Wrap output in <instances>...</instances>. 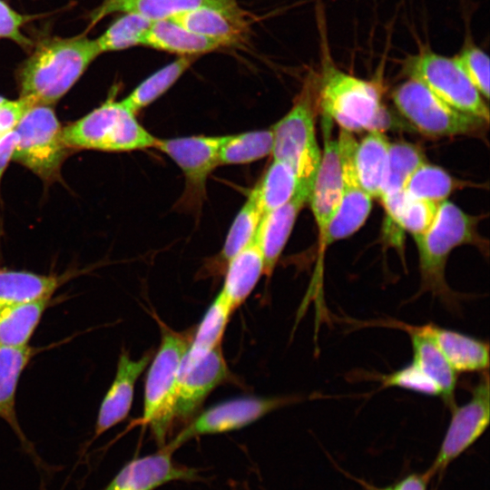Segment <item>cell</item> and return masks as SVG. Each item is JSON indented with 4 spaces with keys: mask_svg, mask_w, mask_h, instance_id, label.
<instances>
[{
    "mask_svg": "<svg viewBox=\"0 0 490 490\" xmlns=\"http://www.w3.org/2000/svg\"><path fill=\"white\" fill-rule=\"evenodd\" d=\"M169 19L191 32L220 40L226 45L242 41L249 31V21L238 5L229 7H198L179 13Z\"/></svg>",
    "mask_w": 490,
    "mask_h": 490,
    "instance_id": "20",
    "label": "cell"
},
{
    "mask_svg": "<svg viewBox=\"0 0 490 490\" xmlns=\"http://www.w3.org/2000/svg\"><path fill=\"white\" fill-rule=\"evenodd\" d=\"M451 419L430 468V478L443 472L485 433L490 421V383L488 370L480 373L466 404L450 408Z\"/></svg>",
    "mask_w": 490,
    "mask_h": 490,
    "instance_id": "10",
    "label": "cell"
},
{
    "mask_svg": "<svg viewBox=\"0 0 490 490\" xmlns=\"http://www.w3.org/2000/svg\"><path fill=\"white\" fill-rule=\"evenodd\" d=\"M15 131L17 142L12 161L47 184L61 181L62 167L73 151L64 141L63 126L53 106H32Z\"/></svg>",
    "mask_w": 490,
    "mask_h": 490,
    "instance_id": "6",
    "label": "cell"
},
{
    "mask_svg": "<svg viewBox=\"0 0 490 490\" xmlns=\"http://www.w3.org/2000/svg\"><path fill=\"white\" fill-rule=\"evenodd\" d=\"M52 297L0 309V343L12 347L28 345L43 314L53 304Z\"/></svg>",
    "mask_w": 490,
    "mask_h": 490,
    "instance_id": "28",
    "label": "cell"
},
{
    "mask_svg": "<svg viewBox=\"0 0 490 490\" xmlns=\"http://www.w3.org/2000/svg\"><path fill=\"white\" fill-rule=\"evenodd\" d=\"M468 80L485 99L489 98V57L476 46H467L455 58Z\"/></svg>",
    "mask_w": 490,
    "mask_h": 490,
    "instance_id": "39",
    "label": "cell"
},
{
    "mask_svg": "<svg viewBox=\"0 0 490 490\" xmlns=\"http://www.w3.org/2000/svg\"><path fill=\"white\" fill-rule=\"evenodd\" d=\"M100 54L96 40L83 36L42 44L20 70V97H32L37 104L53 106Z\"/></svg>",
    "mask_w": 490,
    "mask_h": 490,
    "instance_id": "2",
    "label": "cell"
},
{
    "mask_svg": "<svg viewBox=\"0 0 490 490\" xmlns=\"http://www.w3.org/2000/svg\"><path fill=\"white\" fill-rule=\"evenodd\" d=\"M28 18L16 13L0 0V38H7L22 45H30V40L20 30Z\"/></svg>",
    "mask_w": 490,
    "mask_h": 490,
    "instance_id": "41",
    "label": "cell"
},
{
    "mask_svg": "<svg viewBox=\"0 0 490 490\" xmlns=\"http://www.w3.org/2000/svg\"><path fill=\"white\" fill-rule=\"evenodd\" d=\"M416 326L434 342L456 373L488 370V342L432 322Z\"/></svg>",
    "mask_w": 490,
    "mask_h": 490,
    "instance_id": "22",
    "label": "cell"
},
{
    "mask_svg": "<svg viewBox=\"0 0 490 490\" xmlns=\"http://www.w3.org/2000/svg\"><path fill=\"white\" fill-rule=\"evenodd\" d=\"M312 84L308 82L292 108L272 127L271 154L295 172L299 188L311 191L321 152L315 131Z\"/></svg>",
    "mask_w": 490,
    "mask_h": 490,
    "instance_id": "7",
    "label": "cell"
},
{
    "mask_svg": "<svg viewBox=\"0 0 490 490\" xmlns=\"http://www.w3.org/2000/svg\"><path fill=\"white\" fill-rule=\"evenodd\" d=\"M152 357V350H148L138 359H132L128 350L122 349L115 377L101 403L94 433L89 445L128 416L136 381Z\"/></svg>",
    "mask_w": 490,
    "mask_h": 490,
    "instance_id": "17",
    "label": "cell"
},
{
    "mask_svg": "<svg viewBox=\"0 0 490 490\" xmlns=\"http://www.w3.org/2000/svg\"><path fill=\"white\" fill-rule=\"evenodd\" d=\"M262 215L252 189L229 230L220 252L221 261L228 262L253 240Z\"/></svg>",
    "mask_w": 490,
    "mask_h": 490,
    "instance_id": "36",
    "label": "cell"
},
{
    "mask_svg": "<svg viewBox=\"0 0 490 490\" xmlns=\"http://www.w3.org/2000/svg\"><path fill=\"white\" fill-rule=\"evenodd\" d=\"M229 376L221 345L197 359L183 356L178 374L174 424L192 419L204 399Z\"/></svg>",
    "mask_w": 490,
    "mask_h": 490,
    "instance_id": "14",
    "label": "cell"
},
{
    "mask_svg": "<svg viewBox=\"0 0 490 490\" xmlns=\"http://www.w3.org/2000/svg\"><path fill=\"white\" fill-rule=\"evenodd\" d=\"M263 274V256L253 239L227 262L224 283L220 290L233 310L246 300Z\"/></svg>",
    "mask_w": 490,
    "mask_h": 490,
    "instance_id": "26",
    "label": "cell"
},
{
    "mask_svg": "<svg viewBox=\"0 0 490 490\" xmlns=\"http://www.w3.org/2000/svg\"><path fill=\"white\" fill-rule=\"evenodd\" d=\"M16 142L17 134L15 130L0 140V185L5 170L12 161Z\"/></svg>",
    "mask_w": 490,
    "mask_h": 490,
    "instance_id": "42",
    "label": "cell"
},
{
    "mask_svg": "<svg viewBox=\"0 0 490 490\" xmlns=\"http://www.w3.org/2000/svg\"><path fill=\"white\" fill-rule=\"evenodd\" d=\"M383 325L395 327L407 333L412 347V362L436 385L446 406L449 409L456 406L457 373L434 342L416 325L395 320L383 322Z\"/></svg>",
    "mask_w": 490,
    "mask_h": 490,
    "instance_id": "21",
    "label": "cell"
},
{
    "mask_svg": "<svg viewBox=\"0 0 490 490\" xmlns=\"http://www.w3.org/2000/svg\"><path fill=\"white\" fill-rule=\"evenodd\" d=\"M272 131L257 130L225 136L220 147V164H242L271 154Z\"/></svg>",
    "mask_w": 490,
    "mask_h": 490,
    "instance_id": "33",
    "label": "cell"
},
{
    "mask_svg": "<svg viewBox=\"0 0 490 490\" xmlns=\"http://www.w3.org/2000/svg\"><path fill=\"white\" fill-rule=\"evenodd\" d=\"M5 98L0 95V103L5 101Z\"/></svg>",
    "mask_w": 490,
    "mask_h": 490,
    "instance_id": "44",
    "label": "cell"
},
{
    "mask_svg": "<svg viewBox=\"0 0 490 490\" xmlns=\"http://www.w3.org/2000/svg\"><path fill=\"white\" fill-rule=\"evenodd\" d=\"M317 100L322 115L335 121L351 133L379 130L389 126L377 85L324 64L317 81Z\"/></svg>",
    "mask_w": 490,
    "mask_h": 490,
    "instance_id": "3",
    "label": "cell"
},
{
    "mask_svg": "<svg viewBox=\"0 0 490 490\" xmlns=\"http://www.w3.org/2000/svg\"><path fill=\"white\" fill-rule=\"evenodd\" d=\"M310 191L299 188L282 206L262 215L254 240L264 260V274L270 277L289 240L299 212L309 202Z\"/></svg>",
    "mask_w": 490,
    "mask_h": 490,
    "instance_id": "18",
    "label": "cell"
},
{
    "mask_svg": "<svg viewBox=\"0 0 490 490\" xmlns=\"http://www.w3.org/2000/svg\"><path fill=\"white\" fill-rule=\"evenodd\" d=\"M85 272L70 269L60 275H43L28 270H0V309L52 297L65 282Z\"/></svg>",
    "mask_w": 490,
    "mask_h": 490,
    "instance_id": "23",
    "label": "cell"
},
{
    "mask_svg": "<svg viewBox=\"0 0 490 490\" xmlns=\"http://www.w3.org/2000/svg\"><path fill=\"white\" fill-rule=\"evenodd\" d=\"M169 447L157 453L136 457L125 464L104 490H154L172 481H193L198 471L172 459Z\"/></svg>",
    "mask_w": 490,
    "mask_h": 490,
    "instance_id": "16",
    "label": "cell"
},
{
    "mask_svg": "<svg viewBox=\"0 0 490 490\" xmlns=\"http://www.w3.org/2000/svg\"><path fill=\"white\" fill-rule=\"evenodd\" d=\"M337 142L342 172V194L338 211L319 244L320 259L328 245L355 233L365 223L372 207V197L360 185L356 171L357 140L351 132L340 129Z\"/></svg>",
    "mask_w": 490,
    "mask_h": 490,
    "instance_id": "13",
    "label": "cell"
},
{
    "mask_svg": "<svg viewBox=\"0 0 490 490\" xmlns=\"http://www.w3.org/2000/svg\"><path fill=\"white\" fill-rule=\"evenodd\" d=\"M442 202L410 199L405 193L387 200L383 206L387 218L416 240L431 228Z\"/></svg>",
    "mask_w": 490,
    "mask_h": 490,
    "instance_id": "29",
    "label": "cell"
},
{
    "mask_svg": "<svg viewBox=\"0 0 490 490\" xmlns=\"http://www.w3.org/2000/svg\"><path fill=\"white\" fill-rule=\"evenodd\" d=\"M390 142L382 131L372 130L357 144L355 166L362 188L379 198Z\"/></svg>",
    "mask_w": 490,
    "mask_h": 490,
    "instance_id": "27",
    "label": "cell"
},
{
    "mask_svg": "<svg viewBox=\"0 0 490 490\" xmlns=\"http://www.w3.org/2000/svg\"><path fill=\"white\" fill-rule=\"evenodd\" d=\"M392 99L400 113L427 136L476 135L488 124L451 107L423 83L411 78L395 89Z\"/></svg>",
    "mask_w": 490,
    "mask_h": 490,
    "instance_id": "8",
    "label": "cell"
},
{
    "mask_svg": "<svg viewBox=\"0 0 490 490\" xmlns=\"http://www.w3.org/2000/svg\"><path fill=\"white\" fill-rule=\"evenodd\" d=\"M140 44L181 56L204 54L226 45L220 40L191 32L170 19L152 21Z\"/></svg>",
    "mask_w": 490,
    "mask_h": 490,
    "instance_id": "24",
    "label": "cell"
},
{
    "mask_svg": "<svg viewBox=\"0 0 490 490\" xmlns=\"http://www.w3.org/2000/svg\"><path fill=\"white\" fill-rule=\"evenodd\" d=\"M63 132L72 151L132 152L154 148L158 140L122 101L113 98L64 126Z\"/></svg>",
    "mask_w": 490,
    "mask_h": 490,
    "instance_id": "4",
    "label": "cell"
},
{
    "mask_svg": "<svg viewBox=\"0 0 490 490\" xmlns=\"http://www.w3.org/2000/svg\"><path fill=\"white\" fill-rule=\"evenodd\" d=\"M42 348L12 347L0 343V417L14 430L26 453L41 464L32 444L21 429L15 412V394L20 377L31 359Z\"/></svg>",
    "mask_w": 490,
    "mask_h": 490,
    "instance_id": "19",
    "label": "cell"
},
{
    "mask_svg": "<svg viewBox=\"0 0 490 490\" xmlns=\"http://www.w3.org/2000/svg\"><path fill=\"white\" fill-rule=\"evenodd\" d=\"M296 399L295 397H242L220 402L194 416L165 446L174 452L191 438L240 429Z\"/></svg>",
    "mask_w": 490,
    "mask_h": 490,
    "instance_id": "12",
    "label": "cell"
},
{
    "mask_svg": "<svg viewBox=\"0 0 490 490\" xmlns=\"http://www.w3.org/2000/svg\"><path fill=\"white\" fill-rule=\"evenodd\" d=\"M299 187L293 169L288 163L273 159L253 191L264 214L291 200Z\"/></svg>",
    "mask_w": 490,
    "mask_h": 490,
    "instance_id": "30",
    "label": "cell"
},
{
    "mask_svg": "<svg viewBox=\"0 0 490 490\" xmlns=\"http://www.w3.org/2000/svg\"><path fill=\"white\" fill-rule=\"evenodd\" d=\"M37 104L32 97H19L0 103V140L14 131L24 113Z\"/></svg>",
    "mask_w": 490,
    "mask_h": 490,
    "instance_id": "40",
    "label": "cell"
},
{
    "mask_svg": "<svg viewBox=\"0 0 490 490\" xmlns=\"http://www.w3.org/2000/svg\"><path fill=\"white\" fill-rule=\"evenodd\" d=\"M428 475L424 474H411L394 485H390L379 490H426Z\"/></svg>",
    "mask_w": 490,
    "mask_h": 490,
    "instance_id": "43",
    "label": "cell"
},
{
    "mask_svg": "<svg viewBox=\"0 0 490 490\" xmlns=\"http://www.w3.org/2000/svg\"><path fill=\"white\" fill-rule=\"evenodd\" d=\"M324 116V149L314 178L309 202L322 242L327 228L338 211L342 194V172L338 142L332 139L330 119Z\"/></svg>",
    "mask_w": 490,
    "mask_h": 490,
    "instance_id": "15",
    "label": "cell"
},
{
    "mask_svg": "<svg viewBox=\"0 0 490 490\" xmlns=\"http://www.w3.org/2000/svg\"><path fill=\"white\" fill-rule=\"evenodd\" d=\"M459 185L460 182L445 170L424 162L409 177L404 191L410 199L442 202Z\"/></svg>",
    "mask_w": 490,
    "mask_h": 490,
    "instance_id": "35",
    "label": "cell"
},
{
    "mask_svg": "<svg viewBox=\"0 0 490 490\" xmlns=\"http://www.w3.org/2000/svg\"><path fill=\"white\" fill-rule=\"evenodd\" d=\"M380 387H399L416 393L440 397L436 385L428 378L413 362L387 375L376 377Z\"/></svg>",
    "mask_w": 490,
    "mask_h": 490,
    "instance_id": "38",
    "label": "cell"
},
{
    "mask_svg": "<svg viewBox=\"0 0 490 490\" xmlns=\"http://www.w3.org/2000/svg\"><path fill=\"white\" fill-rule=\"evenodd\" d=\"M476 217L466 213L456 204L444 201L436 218L422 237L415 240L419 259L420 287L414 298L430 293L448 310H460L463 296L453 290L445 276L447 259L461 245L476 246L487 253V244L477 231Z\"/></svg>",
    "mask_w": 490,
    "mask_h": 490,
    "instance_id": "1",
    "label": "cell"
},
{
    "mask_svg": "<svg viewBox=\"0 0 490 490\" xmlns=\"http://www.w3.org/2000/svg\"><path fill=\"white\" fill-rule=\"evenodd\" d=\"M406 73L451 107L489 122V110L484 97L455 58L421 51L407 60Z\"/></svg>",
    "mask_w": 490,
    "mask_h": 490,
    "instance_id": "9",
    "label": "cell"
},
{
    "mask_svg": "<svg viewBox=\"0 0 490 490\" xmlns=\"http://www.w3.org/2000/svg\"><path fill=\"white\" fill-rule=\"evenodd\" d=\"M232 311L228 299L220 290L194 332L184 357L197 359L221 345L222 336Z\"/></svg>",
    "mask_w": 490,
    "mask_h": 490,
    "instance_id": "31",
    "label": "cell"
},
{
    "mask_svg": "<svg viewBox=\"0 0 490 490\" xmlns=\"http://www.w3.org/2000/svg\"><path fill=\"white\" fill-rule=\"evenodd\" d=\"M192 62L193 58L191 56H181L146 78L122 101L133 113H137L162 96L190 67Z\"/></svg>",
    "mask_w": 490,
    "mask_h": 490,
    "instance_id": "34",
    "label": "cell"
},
{
    "mask_svg": "<svg viewBox=\"0 0 490 490\" xmlns=\"http://www.w3.org/2000/svg\"><path fill=\"white\" fill-rule=\"evenodd\" d=\"M225 136L193 135L157 140L154 148L169 156L184 175L185 188L179 201L184 209L198 210L201 205L207 179L220 165L219 153Z\"/></svg>",
    "mask_w": 490,
    "mask_h": 490,
    "instance_id": "11",
    "label": "cell"
},
{
    "mask_svg": "<svg viewBox=\"0 0 490 490\" xmlns=\"http://www.w3.org/2000/svg\"><path fill=\"white\" fill-rule=\"evenodd\" d=\"M425 161L422 152L414 144L398 142L390 143L385 177L378 199L404 191L412 173Z\"/></svg>",
    "mask_w": 490,
    "mask_h": 490,
    "instance_id": "32",
    "label": "cell"
},
{
    "mask_svg": "<svg viewBox=\"0 0 490 490\" xmlns=\"http://www.w3.org/2000/svg\"><path fill=\"white\" fill-rule=\"evenodd\" d=\"M237 5L236 0H103L93 13L92 24L113 13L135 14L151 21L169 19L194 8L229 7Z\"/></svg>",
    "mask_w": 490,
    "mask_h": 490,
    "instance_id": "25",
    "label": "cell"
},
{
    "mask_svg": "<svg viewBox=\"0 0 490 490\" xmlns=\"http://www.w3.org/2000/svg\"><path fill=\"white\" fill-rule=\"evenodd\" d=\"M151 22L135 14H125L96 39L101 53L122 50L140 44L141 38Z\"/></svg>",
    "mask_w": 490,
    "mask_h": 490,
    "instance_id": "37",
    "label": "cell"
},
{
    "mask_svg": "<svg viewBox=\"0 0 490 490\" xmlns=\"http://www.w3.org/2000/svg\"><path fill=\"white\" fill-rule=\"evenodd\" d=\"M160 346L150 362L144 386L142 425H148L158 445L165 446L174 426L179 368L193 334L177 332L157 318Z\"/></svg>",
    "mask_w": 490,
    "mask_h": 490,
    "instance_id": "5",
    "label": "cell"
}]
</instances>
